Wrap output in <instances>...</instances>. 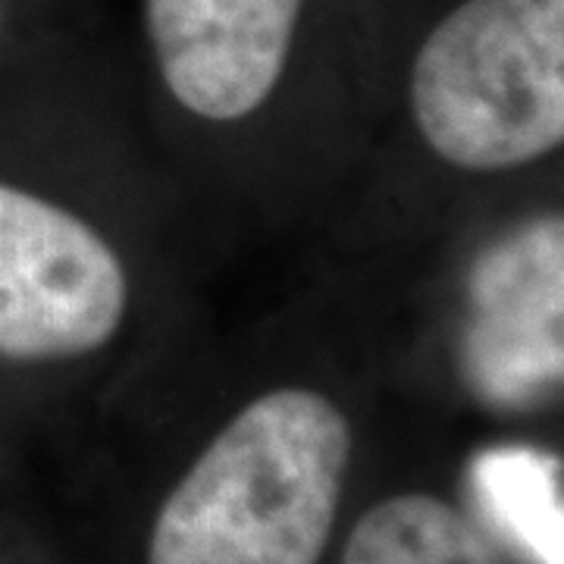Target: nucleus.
<instances>
[{"label":"nucleus","mask_w":564,"mask_h":564,"mask_svg":"<svg viewBox=\"0 0 564 564\" xmlns=\"http://www.w3.org/2000/svg\"><path fill=\"white\" fill-rule=\"evenodd\" d=\"M304 0H144L170 95L195 117L232 122L276 88Z\"/></svg>","instance_id":"39448f33"},{"label":"nucleus","mask_w":564,"mask_h":564,"mask_svg":"<svg viewBox=\"0 0 564 564\" xmlns=\"http://www.w3.org/2000/svg\"><path fill=\"white\" fill-rule=\"evenodd\" d=\"M129 304L120 258L98 229L0 182V355L57 361L107 345Z\"/></svg>","instance_id":"7ed1b4c3"},{"label":"nucleus","mask_w":564,"mask_h":564,"mask_svg":"<svg viewBox=\"0 0 564 564\" xmlns=\"http://www.w3.org/2000/svg\"><path fill=\"white\" fill-rule=\"evenodd\" d=\"M423 141L462 170L499 173L564 141V0H464L411 73Z\"/></svg>","instance_id":"f03ea898"},{"label":"nucleus","mask_w":564,"mask_h":564,"mask_svg":"<svg viewBox=\"0 0 564 564\" xmlns=\"http://www.w3.org/2000/svg\"><path fill=\"white\" fill-rule=\"evenodd\" d=\"M562 220L549 217L474 270L464 364L489 402H533L562 380Z\"/></svg>","instance_id":"20e7f679"},{"label":"nucleus","mask_w":564,"mask_h":564,"mask_svg":"<svg viewBox=\"0 0 564 564\" xmlns=\"http://www.w3.org/2000/svg\"><path fill=\"white\" fill-rule=\"evenodd\" d=\"M343 564H499L477 524L436 496L373 505L351 530Z\"/></svg>","instance_id":"0eeeda50"},{"label":"nucleus","mask_w":564,"mask_h":564,"mask_svg":"<svg viewBox=\"0 0 564 564\" xmlns=\"http://www.w3.org/2000/svg\"><path fill=\"white\" fill-rule=\"evenodd\" d=\"M351 458L345 414L276 389L223 430L163 502L148 564H317Z\"/></svg>","instance_id":"f257e3e1"},{"label":"nucleus","mask_w":564,"mask_h":564,"mask_svg":"<svg viewBox=\"0 0 564 564\" xmlns=\"http://www.w3.org/2000/svg\"><path fill=\"white\" fill-rule=\"evenodd\" d=\"M474 496L492 527L536 564H564L562 462L524 445L477 455Z\"/></svg>","instance_id":"423d86ee"}]
</instances>
